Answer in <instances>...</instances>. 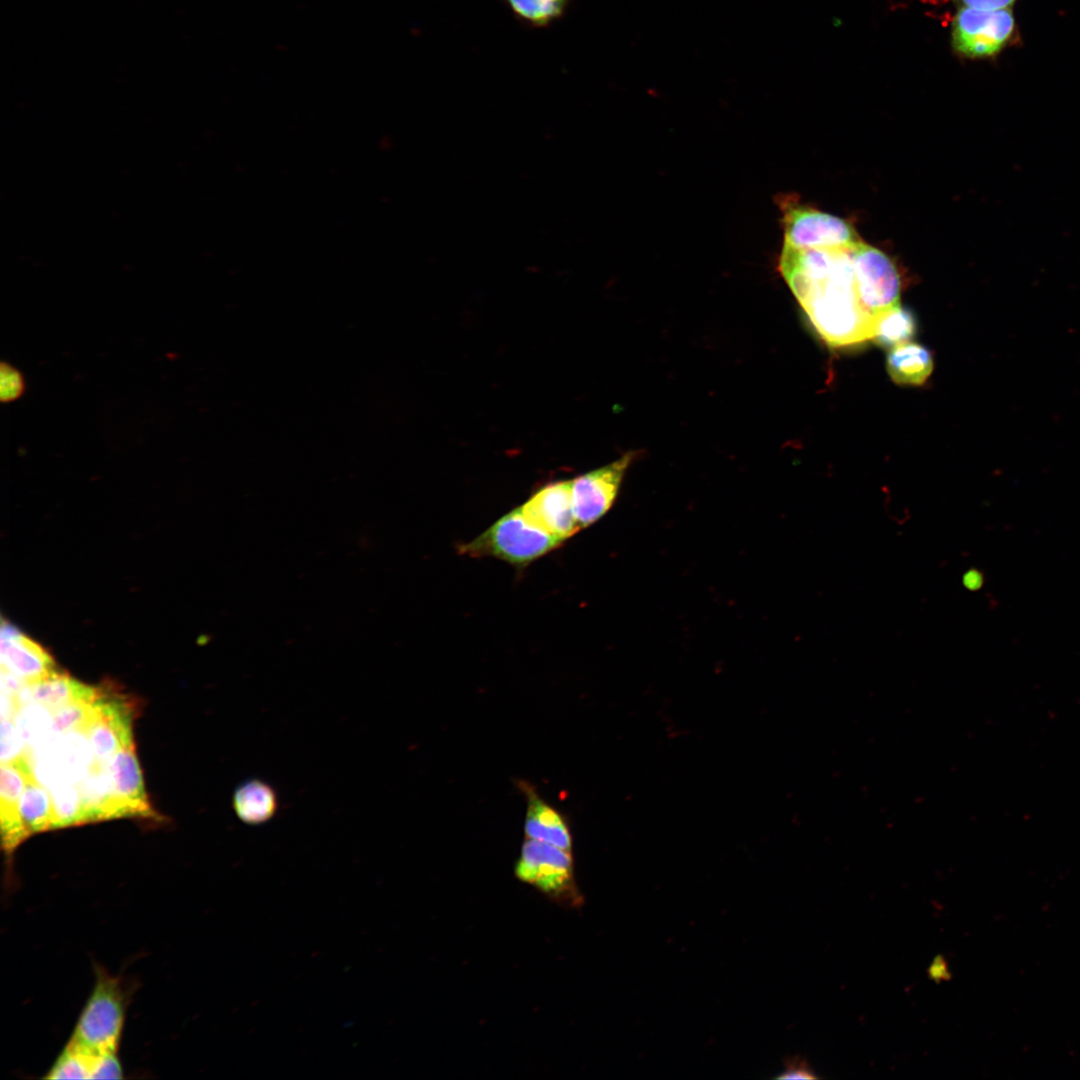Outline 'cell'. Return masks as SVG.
<instances>
[{"label":"cell","mask_w":1080,"mask_h":1080,"mask_svg":"<svg viewBox=\"0 0 1080 1080\" xmlns=\"http://www.w3.org/2000/svg\"><path fill=\"white\" fill-rule=\"evenodd\" d=\"M853 249V248H852ZM790 249L780 272L825 343L842 347L873 339L877 319L861 304L851 251Z\"/></svg>","instance_id":"obj_1"},{"label":"cell","mask_w":1080,"mask_h":1080,"mask_svg":"<svg viewBox=\"0 0 1080 1080\" xmlns=\"http://www.w3.org/2000/svg\"><path fill=\"white\" fill-rule=\"evenodd\" d=\"M93 970L94 986L70 1039L95 1054L118 1052L134 984L98 963Z\"/></svg>","instance_id":"obj_2"},{"label":"cell","mask_w":1080,"mask_h":1080,"mask_svg":"<svg viewBox=\"0 0 1080 1080\" xmlns=\"http://www.w3.org/2000/svg\"><path fill=\"white\" fill-rule=\"evenodd\" d=\"M564 542L531 524L519 507L498 519L472 541L459 546L463 555L493 557L525 567Z\"/></svg>","instance_id":"obj_3"},{"label":"cell","mask_w":1080,"mask_h":1080,"mask_svg":"<svg viewBox=\"0 0 1080 1080\" xmlns=\"http://www.w3.org/2000/svg\"><path fill=\"white\" fill-rule=\"evenodd\" d=\"M952 47L961 57L993 59L1022 43L1012 9L978 10L960 7L952 21Z\"/></svg>","instance_id":"obj_4"},{"label":"cell","mask_w":1080,"mask_h":1080,"mask_svg":"<svg viewBox=\"0 0 1080 1080\" xmlns=\"http://www.w3.org/2000/svg\"><path fill=\"white\" fill-rule=\"evenodd\" d=\"M784 245L795 249L847 250L862 240L854 227L835 215L783 199Z\"/></svg>","instance_id":"obj_5"},{"label":"cell","mask_w":1080,"mask_h":1080,"mask_svg":"<svg viewBox=\"0 0 1080 1080\" xmlns=\"http://www.w3.org/2000/svg\"><path fill=\"white\" fill-rule=\"evenodd\" d=\"M855 286L863 307L878 318L900 305V277L892 260L861 241L851 251Z\"/></svg>","instance_id":"obj_6"},{"label":"cell","mask_w":1080,"mask_h":1080,"mask_svg":"<svg viewBox=\"0 0 1080 1080\" xmlns=\"http://www.w3.org/2000/svg\"><path fill=\"white\" fill-rule=\"evenodd\" d=\"M515 875L543 893L558 899H576L573 859L570 851L527 838L515 865Z\"/></svg>","instance_id":"obj_7"},{"label":"cell","mask_w":1080,"mask_h":1080,"mask_svg":"<svg viewBox=\"0 0 1080 1080\" xmlns=\"http://www.w3.org/2000/svg\"><path fill=\"white\" fill-rule=\"evenodd\" d=\"M634 457V452H628L572 480L573 509L580 529L594 524L610 510Z\"/></svg>","instance_id":"obj_8"},{"label":"cell","mask_w":1080,"mask_h":1080,"mask_svg":"<svg viewBox=\"0 0 1080 1080\" xmlns=\"http://www.w3.org/2000/svg\"><path fill=\"white\" fill-rule=\"evenodd\" d=\"M132 712L130 704L125 700L114 695H104L100 691L91 704L87 721L82 727L97 760L109 763L121 748L134 743Z\"/></svg>","instance_id":"obj_9"},{"label":"cell","mask_w":1080,"mask_h":1080,"mask_svg":"<svg viewBox=\"0 0 1080 1080\" xmlns=\"http://www.w3.org/2000/svg\"><path fill=\"white\" fill-rule=\"evenodd\" d=\"M519 509L531 524L563 542L580 530L573 509L572 480L546 484Z\"/></svg>","instance_id":"obj_10"},{"label":"cell","mask_w":1080,"mask_h":1080,"mask_svg":"<svg viewBox=\"0 0 1080 1080\" xmlns=\"http://www.w3.org/2000/svg\"><path fill=\"white\" fill-rule=\"evenodd\" d=\"M1 670L25 685L58 673L54 660L40 645L6 623L1 629Z\"/></svg>","instance_id":"obj_11"},{"label":"cell","mask_w":1080,"mask_h":1080,"mask_svg":"<svg viewBox=\"0 0 1080 1080\" xmlns=\"http://www.w3.org/2000/svg\"><path fill=\"white\" fill-rule=\"evenodd\" d=\"M33 773L24 758L1 763L0 772V819L2 847L6 855L15 851L28 836L19 812L20 799Z\"/></svg>","instance_id":"obj_12"},{"label":"cell","mask_w":1080,"mask_h":1080,"mask_svg":"<svg viewBox=\"0 0 1080 1080\" xmlns=\"http://www.w3.org/2000/svg\"><path fill=\"white\" fill-rule=\"evenodd\" d=\"M108 766L119 817L151 816L134 743L121 748Z\"/></svg>","instance_id":"obj_13"},{"label":"cell","mask_w":1080,"mask_h":1080,"mask_svg":"<svg viewBox=\"0 0 1080 1080\" xmlns=\"http://www.w3.org/2000/svg\"><path fill=\"white\" fill-rule=\"evenodd\" d=\"M100 693L64 673L58 672L42 681L24 685L18 694L20 705L35 703L51 711L76 702H92Z\"/></svg>","instance_id":"obj_14"},{"label":"cell","mask_w":1080,"mask_h":1080,"mask_svg":"<svg viewBox=\"0 0 1080 1080\" xmlns=\"http://www.w3.org/2000/svg\"><path fill=\"white\" fill-rule=\"evenodd\" d=\"M523 790L527 796L526 837L570 851L572 836L565 818L528 785H524Z\"/></svg>","instance_id":"obj_15"},{"label":"cell","mask_w":1080,"mask_h":1080,"mask_svg":"<svg viewBox=\"0 0 1080 1080\" xmlns=\"http://www.w3.org/2000/svg\"><path fill=\"white\" fill-rule=\"evenodd\" d=\"M886 364L890 378L900 385H922L933 370L929 350L912 342L891 348Z\"/></svg>","instance_id":"obj_16"},{"label":"cell","mask_w":1080,"mask_h":1080,"mask_svg":"<svg viewBox=\"0 0 1080 1080\" xmlns=\"http://www.w3.org/2000/svg\"><path fill=\"white\" fill-rule=\"evenodd\" d=\"M233 808L242 822L259 825L275 815L278 798L271 785L259 779H250L235 790Z\"/></svg>","instance_id":"obj_17"},{"label":"cell","mask_w":1080,"mask_h":1080,"mask_svg":"<svg viewBox=\"0 0 1080 1080\" xmlns=\"http://www.w3.org/2000/svg\"><path fill=\"white\" fill-rule=\"evenodd\" d=\"M19 812L28 834L54 828V813L50 792L32 777L20 799Z\"/></svg>","instance_id":"obj_18"},{"label":"cell","mask_w":1080,"mask_h":1080,"mask_svg":"<svg viewBox=\"0 0 1080 1080\" xmlns=\"http://www.w3.org/2000/svg\"><path fill=\"white\" fill-rule=\"evenodd\" d=\"M512 15L523 25L543 29L562 19L571 0H502Z\"/></svg>","instance_id":"obj_19"},{"label":"cell","mask_w":1080,"mask_h":1080,"mask_svg":"<svg viewBox=\"0 0 1080 1080\" xmlns=\"http://www.w3.org/2000/svg\"><path fill=\"white\" fill-rule=\"evenodd\" d=\"M96 1055L69 1039L44 1078L92 1079Z\"/></svg>","instance_id":"obj_20"},{"label":"cell","mask_w":1080,"mask_h":1080,"mask_svg":"<svg viewBox=\"0 0 1080 1080\" xmlns=\"http://www.w3.org/2000/svg\"><path fill=\"white\" fill-rule=\"evenodd\" d=\"M916 321L913 314L898 305L882 314L877 321L873 340L890 349L905 343L914 336Z\"/></svg>","instance_id":"obj_21"},{"label":"cell","mask_w":1080,"mask_h":1080,"mask_svg":"<svg viewBox=\"0 0 1080 1080\" xmlns=\"http://www.w3.org/2000/svg\"><path fill=\"white\" fill-rule=\"evenodd\" d=\"M54 813V828L83 823V801L80 790L69 783L49 788Z\"/></svg>","instance_id":"obj_22"},{"label":"cell","mask_w":1080,"mask_h":1080,"mask_svg":"<svg viewBox=\"0 0 1080 1080\" xmlns=\"http://www.w3.org/2000/svg\"><path fill=\"white\" fill-rule=\"evenodd\" d=\"M26 391V381L21 371L7 361L0 366V400L10 403L20 399Z\"/></svg>","instance_id":"obj_23"},{"label":"cell","mask_w":1080,"mask_h":1080,"mask_svg":"<svg viewBox=\"0 0 1080 1080\" xmlns=\"http://www.w3.org/2000/svg\"><path fill=\"white\" fill-rule=\"evenodd\" d=\"M23 740L14 719L1 718V763L16 762L24 758Z\"/></svg>","instance_id":"obj_24"},{"label":"cell","mask_w":1080,"mask_h":1080,"mask_svg":"<svg viewBox=\"0 0 1080 1080\" xmlns=\"http://www.w3.org/2000/svg\"><path fill=\"white\" fill-rule=\"evenodd\" d=\"M123 1068L118 1052H104L96 1055L92 1079H121Z\"/></svg>","instance_id":"obj_25"},{"label":"cell","mask_w":1080,"mask_h":1080,"mask_svg":"<svg viewBox=\"0 0 1080 1080\" xmlns=\"http://www.w3.org/2000/svg\"><path fill=\"white\" fill-rule=\"evenodd\" d=\"M785 1068L777 1079H817L819 1078L811 1068L809 1062L800 1056L788 1057L784 1060Z\"/></svg>","instance_id":"obj_26"},{"label":"cell","mask_w":1080,"mask_h":1080,"mask_svg":"<svg viewBox=\"0 0 1080 1080\" xmlns=\"http://www.w3.org/2000/svg\"><path fill=\"white\" fill-rule=\"evenodd\" d=\"M961 7L978 10L1012 9L1018 0H955Z\"/></svg>","instance_id":"obj_27"},{"label":"cell","mask_w":1080,"mask_h":1080,"mask_svg":"<svg viewBox=\"0 0 1080 1080\" xmlns=\"http://www.w3.org/2000/svg\"><path fill=\"white\" fill-rule=\"evenodd\" d=\"M927 972L928 976L937 983L951 979V973L942 955L934 958Z\"/></svg>","instance_id":"obj_28"},{"label":"cell","mask_w":1080,"mask_h":1080,"mask_svg":"<svg viewBox=\"0 0 1080 1080\" xmlns=\"http://www.w3.org/2000/svg\"><path fill=\"white\" fill-rule=\"evenodd\" d=\"M962 584L969 591H977L984 584V575L980 570L971 568L963 574Z\"/></svg>","instance_id":"obj_29"}]
</instances>
